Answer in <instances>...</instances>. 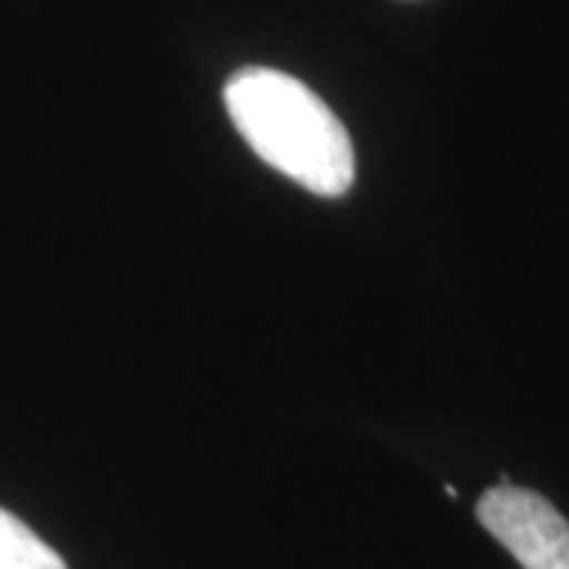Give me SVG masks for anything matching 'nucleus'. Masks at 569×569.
<instances>
[{
  "label": "nucleus",
  "instance_id": "obj_3",
  "mask_svg": "<svg viewBox=\"0 0 569 569\" xmlns=\"http://www.w3.org/2000/svg\"><path fill=\"white\" fill-rule=\"evenodd\" d=\"M0 569H67V563L22 519L0 509Z\"/></svg>",
  "mask_w": 569,
  "mask_h": 569
},
{
  "label": "nucleus",
  "instance_id": "obj_1",
  "mask_svg": "<svg viewBox=\"0 0 569 569\" xmlns=\"http://www.w3.org/2000/svg\"><path fill=\"white\" fill-rule=\"evenodd\" d=\"M224 108L247 146L310 193L342 197L355 181L348 130L301 80L244 67L224 86Z\"/></svg>",
  "mask_w": 569,
  "mask_h": 569
},
{
  "label": "nucleus",
  "instance_id": "obj_2",
  "mask_svg": "<svg viewBox=\"0 0 569 569\" xmlns=\"http://www.w3.org/2000/svg\"><path fill=\"white\" fill-rule=\"evenodd\" d=\"M478 522L522 569H569V522L541 493L509 485L507 475L481 493Z\"/></svg>",
  "mask_w": 569,
  "mask_h": 569
}]
</instances>
